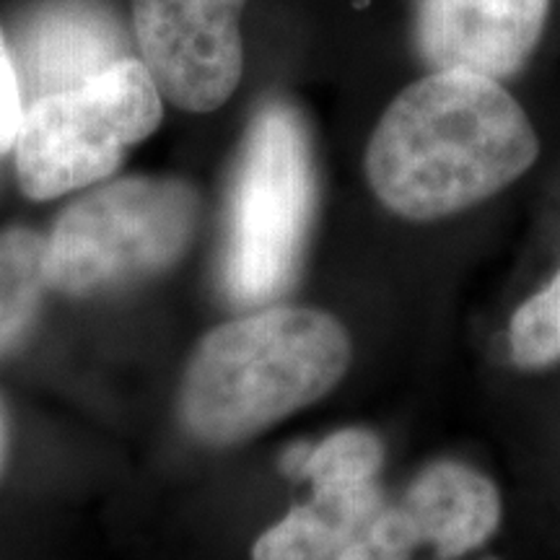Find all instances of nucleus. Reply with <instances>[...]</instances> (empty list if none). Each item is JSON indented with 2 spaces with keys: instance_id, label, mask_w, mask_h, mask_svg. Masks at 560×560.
Instances as JSON below:
<instances>
[{
  "instance_id": "nucleus-5",
  "label": "nucleus",
  "mask_w": 560,
  "mask_h": 560,
  "mask_svg": "<svg viewBox=\"0 0 560 560\" xmlns=\"http://www.w3.org/2000/svg\"><path fill=\"white\" fill-rule=\"evenodd\" d=\"M161 94L136 58L24 107L13 143L16 177L32 200H52L109 177L125 151L159 128Z\"/></svg>"
},
{
  "instance_id": "nucleus-3",
  "label": "nucleus",
  "mask_w": 560,
  "mask_h": 560,
  "mask_svg": "<svg viewBox=\"0 0 560 560\" xmlns=\"http://www.w3.org/2000/svg\"><path fill=\"white\" fill-rule=\"evenodd\" d=\"M314 210L306 128L283 102L249 125L231 185L221 285L231 304L260 306L293 283Z\"/></svg>"
},
{
  "instance_id": "nucleus-12",
  "label": "nucleus",
  "mask_w": 560,
  "mask_h": 560,
  "mask_svg": "<svg viewBox=\"0 0 560 560\" xmlns=\"http://www.w3.org/2000/svg\"><path fill=\"white\" fill-rule=\"evenodd\" d=\"M509 353L516 366L529 371L560 363V270L514 312Z\"/></svg>"
},
{
  "instance_id": "nucleus-1",
  "label": "nucleus",
  "mask_w": 560,
  "mask_h": 560,
  "mask_svg": "<svg viewBox=\"0 0 560 560\" xmlns=\"http://www.w3.org/2000/svg\"><path fill=\"white\" fill-rule=\"evenodd\" d=\"M537 159L540 136L503 81L429 70L382 112L363 174L392 215L433 223L495 198Z\"/></svg>"
},
{
  "instance_id": "nucleus-14",
  "label": "nucleus",
  "mask_w": 560,
  "mask_h": 560,
  "mask_svg": "<svg viewBox=\"0 0 560 560\" xmlns=\"http://www.w3.org/2000/svg\"><path fill=\"white\" fill-rule=\"evenodd\" d=\"M24 107L19 66L13 60L9 42L3 37V30H0V153L11 151L16 143Z\"/></svg>"
},
{
  "instance_id": "nucleus-10",
  "label": "nucleus",
  "mask_w": 560,
  "mask_h": 560,
  "mask_svg": "<svg viewBox=\"0 0 560 560\" xmlns=\"http://www.w3.org/2000/svg\"><path fill=\"white\" fill-rule=\"evenodd\" d=\"M312 499L293 506L252 545V560H338L384 503L380 480L314 478Z\"/></svg>"
},
{
  "instance_id": "nucleus-4",
  "label": "nucleus",
  "mask_w": 560,
  "mask_h": 560,
  "mask_svg": "<svg viewBox=\"0 0 560 560\" xmlns=\"http://www.w3.org/2000/svg\"><path fill=\"white\" fill-rule=\"evenodd\" d=\"M200 195L185 179L125 177L62 210L45 236V283L96 296L177 265L192 247Z\"/></svg>"
},
{
  "instance_id": "nucleus-15",
  "label": "nucleus",
  "mask_w": 560,
  "mask_h": 560,
  "mask_svg": "<svg viewBox=\"0 0 560 560\" xmlns=\"http://www.w3.org/2000/svg\"><path fill=\"white\" fill-rule=\"evenodd\" d=\"M5 454H9V418H5L3 402H0V472H3Z\"/></svg>"
},
{
  "instance_id": "nucleus-7",
  "label": "nucleus",
  "mask_w": 560,
  "mask_h": 560,
  "mask_svg": "<svg viewBox=\"0 0 560 560\" xmlns=\"http://www.w3.org/2000/svg\"><path fill=\"white\" fill-rule=\"evenodd\" d=\"M552 0H412V37L429 70L514 79L545 37Z\"/></svg>"
},
{
  "instance_id": "nucleus-11",
  "label": "nucleus",
  "mask_w": 560,
  "mask_h": 560,
  "mask_svg": "<svg viewBox=\"0 0 560 560\" xmlns=\"http://www.w3.org/2000/svg\"><path fill=\"white\" fill-rule=\"evenodd\" d=\"M45 289V236L32 229L0 231V353L30 330Z\"/></svg>"
},
{
  "instance_id": "nucleus-8",
  "label": "nucleus",
  "mask_w": 560,
  "mask_h": 560,
  "mask_svg": "<svg viewBox=\"0 0 560 560\" xmlns=\"http://www.w3.org/2000/svg\"><path fill=\"white\" fill-rule=\"evenodd\" d=\"M418 548L457 560L482 548L503 520L501 490L478 467L439 459L420 470L397 501Z\"/></svg>"
},
{
  "instance_id": "nucleus-9",
  "label": "nucleus",
  "mask_w": 560,
  "mask_h": 560,
  "mask_svg": "<svg viewBox=\"0 0 560 560\" xmlns=\"http://www.w3.org/2000/svg\"><path fill=\"white\" fill-rule=\"evenodd\" d=\"M125 37L115 21L96 5L66 0L45 9L32 21L21 42L19 75L21 89L30 91L32 102L39 96L66 91L102 73L122 55Z\"/></svg>"
},
{
  "instance_id": "nucleus-13",
  "label": "nucleus",
  "mask_w": 560,
  "mask_h": 560,
  "mask_svg": "<svg viewBox=\"0 0 560 560\" xmlns=\"http://www.w3.org/2000/svg\"><path fill=\"white\" fill-rule=\"evenodd\" d=\"M416 537L397 503H384L338 560H412Z\"/></svg>"
},
{
  "instance_id": "nucleus-2",
  "label": "nucleus",
  "mask_w": 560,
  "mask_h": 560,
  "mask_svg": "<svg viewBox=\"0 0 560 560\" xmlns=\"http://www.w3.org/2000/svg\"><path fill=\"white\" fill-rule=\"evenodd\" d=\"M353 361L346 325L314 306H268L223 322L195 348L179 420L206 446H234L310 408Z\"/></svg>"
},
{
  "instance_id": "nucleus-6",
  "label": "nucleus",
  "mask_w": 560,
  "mask_h": 560,
  "mask_svg": "<svg viewBox=\"0 0 560 560\" xmlns=\"http://www.w3.org/2000/svg\"><path fill=\"white\" fill-rule=\"evenodd\" d=\"M247 0H132L143 66L159 94L185 112H213L240 89Z\"/></svg>"
},
{
  "instance_id": "nucleus-16",
  "label": "nucleus",
  "mask_w": 560,
  "mask_h": 560,
  "mask_svg": "<svg viewBox=\"0 0 560 560\" xmlns=\"http://www.w3.org/2000/svg\"><path fill=\"white\" fill-rule=\"evenodd\" d=\"M488 560H495V558H488Z\"/></svg>"
}]
</instances>
